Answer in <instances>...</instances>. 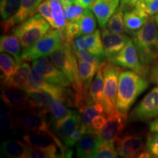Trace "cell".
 Returning a JSON list of instances; mask_svg holds the SVG:
<instances>
[{
	"instance_id": "6da1fadb",
	"label": "cell",
	"mask_w": 158,
	"mask_h": 158,
	"mask_svg": "<svg viewBox=\"0 0 158 158\" xmlns=\"http://www.w3.org/2000/svg\"><path fill=\"white\" fill-rule=\"evenodd\" d=\"M148 87L147 78L133 70H122L118 79L116 110L127 115L134 102Z\"/></svg>"
},
{
	"instance_id": "60d3db41",
	"label": "cell",
	"mask_w": 158,
	"mask_h": 158,
	"mask_svg": "<svg viewBox=\"0 0 158 158\" xmlns=\"http://www.w3.org/2000/svg\"><path fill=\"white\" fill-rule=\"evenodd\" d=\"M14 127L13 118L11 114L5 109H1V130L6 131L10 128Z\"/></svg>"
},
{
	"instance_id": "d6986e66",
	"label": "cell",
	"mask_w": 158,
	"mask_h": 158,
	"mask_svg": "<svg viewBox=\"0 0 158 158\" xmlns=\"http://www.w3.org/2000/svg\"><path fill=\"white\" fill-rule=\"evenodd\" d=\"M101 143L102 140L99 132H89L85 133L76 143L77 157L82 158L92 157Z\"/></svg>"
},
{
	"instance_id": "7dc6e473",
	"label": "cell",
	"mask_w": 158,
	"mask_h": 158,
	"mask_svg": "<svg viewBox=\"0 0 158 158\" xmlns=\"http://www.w3.org/2000/svg\"><path fill=\"white\" fill-rule=\"evenodd\" d=\"M137 157L139 158H149V157H152L151 153L148 151L147 149H143L137 155Z\"/></svg>"
},
{
	"instance_id": "30bf717a",
	"label": "cell",
	"mask_w": 158,
	"mask_h": 158,
	"mask_svg": "<svg viewBox=\"0 0 158 158\" xmlns=\"http://www.w3.org/2000/svg\"><path fill=\"white\" fill-rule=\"evenodd\" d=\"M106 116L107 121L99 134L102 142L114 143L126 127L127 115L120 113L116 109Z\"/></svg>"
},
{
	"instance_id": "7a4b0ae2",
	"label": "cell",
	"mask_w": 158,
	"mask_h": 158,
	"mask_svg": "<svg viewBox=\"0 0 158 158\" xmlns=\"http://www.w3.org/2000/svg\"><path fill=\"white\" fill-rule=\"evenodd\" d=\"M132 35L142 64L149 66L158 61V30L154 17L150 16L145 24Z\"/></svg>"
},
{
	"instance_id": "9c48e42d",
	"label": "cell",
	"mask_w": 158,
	"mask_h": 158,
	"mask_svg": "<svg viewBox=\"0 0 158 158\" xmlns=\"http://www.w3.org/2000/svg\"><path fill=\"white\" fill-rule=\"evenodd\" d=\"M158 116V86L153 88L130 114L131 122H147Z\"/></svg>"
},
{
	"instance_id": "83f0119b",
	"label": "cell",
	"mask_w": 158,
	"mask_h": 158,
	"mask_svg": "<svg viewBox=\"0 0 158 158\" xmlns=\"http://www.w3.org/2000/svg\"><path fill=\"white\" fill-rule=\"evenodd\" d=\"M96 17L90 8L85 10L84 14L78 21L79 25L78 37L93 33L97 30Z\"/></svg>"
},
{
	"instance_id": "8992f818",
	"label": "cell",
	"mask_w": 158,
	"mask_h": 158,
	"mask_svg": "<svg viewBox=\"0 0 158 158\" xmlns=\"http://www.w3.org/2000/svg\"><path fill=\"white\" fill-rule=\"evenodd\" d=\"M123 68L108 62L105 64L103 73L105 79L103 100L102 104L105 108V115L107 116L115 110L117 100L118 79Z\"/></svg>"
},
{
	"instance_id": "bcb514c9",
	"label": "cell",
	"mask_w": 158,
	"mask_h": 158,
	"mask_svg": "<svg viewBox=\"0 0 158 158\" xmlns=\"http://www.w3.org/2000/svg\"><path fill=\"white\" fill-rule=\"evenodd\" d=\"M150 132H158V116L154 120L153 122H151L149 126Z\"/></svg>"
},
{
	"instance_id": "9a60e30c",
	"label": "cell",
	"mask_w": 158,
	"mask_h": 158,
	"mask_svg": "<svg viewBox=\"0 0 158 158\" xmlns=\"http://www.w3.org/2000/svg\"><path fill=\"white\" fill-rule=\"evenodd\" d=\"M116 148L118 157L132 158L137 157L145 147L141 136L126 135L116 140Z\"/></svg>"
},
{
	"instance_id": "f35d334b",
	"label": "cell",
	"mask_w": 158,
	"mask_h": 158,
	"mask_svg": "<svg viewBox=\"0 0 158 158\" xmlns=\"http://www.w3.org/2000/svg\"><path fill=\"white\" fill-rule=\"evenodd\" d=\"M75 55H76L77 60L81 62L92 63L94 64L99 65L102 62L98 56H94L85 50H73Z\"/></svg>"
},
{
	"instance_id": "d590c367",
	"label": "cell",
	"mask_w": 158,
	"mask_h": 158,
	"mask_svg": "<svg viewBox=\"0 0 158 158\" xmlns=\"http://www.w3.org/2000/svg\"><path fill=\"white\" fill-rule=\"evenodd\" d=\"M87 126H86L81 122L80 125L78 126V128L75 130L73 133L71 134L66 140H64V144L66 147H68L69 148L74 147V146L78 143L79 140L81 138L82 136L84 135L85 133H87Z\"/></svg>"
},
{
	"instance_id": "c3c4849f",
	"label": "cell",
	"mask_w": 158,
	"mask_h": 158,
	"mask_svg": "<svg viewBox=\"0 0 158 158\" xmlns=\"http://www.w3.org/2000/svg\"><path fill=\"white\" fill-rule=\"evenodd\" d=\"M137 1V0H121V5L122 6L130 5V4H133L135 2Z\"/></svg>"
},
{
	"instance_id": "d6a6232c",
	"label": "cell",
	"mask_w": 158,
	"mask_h": 158,
	"mask_svg": "<svg viewBox=\"0 0 158 158\" xmlns=\"http://www.w3.org/2000/svg\"><path fill=\"white\" fill-rule=\"evenodd\" d=\"M93 158H114L118 157L114 143L102 142L92 155Z\"/></svg>"
},
{
	"instance_id": "b9f144b4",
	"label": "cell",
	"mask_w": 158,
	"mask_h": 158,
	"mask_svg": "<svg viewBox=\"0 0 158 158\" xmlns=\"http://www.w3.org/2000/svg\"><path fill=\"white\" fill-rule=\"evenodd\" d=\"M106 116L103 115H98L94 117L92 119V122H91L89 127L88 128L87 133L89 132H100L103 127L105 124L106 123Z\"/></svg>"
},
{
	"instance_id": "2e32d148",
	"label": "cell",
	"mask_w": 158,
	"mask_h": 158,
	"mask_svg": "<svg viewBox=\"0 0 158 158\" xmlns=\"http://www.w3.org/2000/svg\"><path fill=\"white\" fill-rule=\"evenodd\" d=\"M1 98L7 107L19 111L29 110V99L27 92L19 89L2 86Z\"/></svg>"
},
{
	"instance_id": "ab89813d",
	"label": "cell",
	"mask_w": 158,
	"mask_h": 158,
	"mask_svg": "<svg viewBox=\"0 0 158 158\" xmlns=\"http://www.w3.org/2000/svg\"><path fill=\"white\" fill-rule=\"evenodd\" d=\"M37 13L40 14L44 19L46 20L48 22L50 23L52 28L54 29V20H53L52 13H51V10L50 5H49L48 0H43L41 2L40 5H39L38 8H37Z\"/></svg>"
},
{
	"instance_id": "f546056e",
	"label": "cell",
	"mask_w": 158,
	"mask_h": 158,
	"mask_svg": "<svg viewBox=\"0 0 158 158\" xmlns=\"http://www.w3.org/2000/svg\"><path fill=\"white\" fill-rule=\"evenodd\" d=\"M80 113L81 114V122L89 128L95 116L105 113V108L101 102H93L86 106Z\"/></svg>"
},
{
	"instance_id": "8fae6325",
	"label": "cell",
	"mask_w": 158,
	"mask_h": 158,
	"mask_svg": "<svg viewBox=\"0 0 158 158\" xmlns=\"http://www.w3.org/2000/svg\"><path fill=\"white\" fill-rule=\"evenodd\" d=\"M43 0H21L19 10L14 15L1 22L2 32L4 34L12 31L16 26L22 23L37 13L39 5Z\"/></svg>"
},
{
	"instance_id": "44dd1931",
	"label": "cell",
	"mask_w": 158,
	"mask_h": 158,
	"mask_svg": "<svg viewBox=\"0 0 158 158\" xmlns=\"http://www.w3.org/2000/svg\"><path fill=\"white\" fill-rule=\"evenodd\" d=\"M29 99V110H37L45 114H48V108L51 100L55 96L51 92L43 89L27 91Z\"/></svg>"
},
{
	"instance_id": "74e56055",
	"label": "cell",
	"mask_w": 158,
	"mask_h": 158,
	"mask_svg": "<svg viewBox=\"0 0 158 158\" xmlns=\"http://www.w3.org/2000/svg\"><path fill=\"white\" fill-rule=\"evenodd\" d=\"M147 149L152 157L158 158V132H151L147 136Z\"/></svg>"
},
{
	"instance_id": "603a6c76",
	"label": "cell",
	"mask_w": 158,
	"mask_h": 158,
	"mask_svg": "<svg viewBox=\"0 0 158 158\" xmlns=\"http://www.w3.org/2000/svg\"><path fill=\"white\" fill-rule=\"evenodd\" d=\"M22 46L21 41L16 35H2L0 39V51L2 53H6L11 55L17 62L21 61L22 52Z\"/></svg>"
},
{
	"instance_id": "52a82bcc",
	"label": "cell",
	"mask_w": 158,
	"mask_h": 158,
	"mask_svg": "<svg viewBox=\"0 0 158 158\" xmlns=\"http://www.w3.org/2000/svg\"><path fill=\"white\" fill-rule=\"evenodd\" d=\"M108 62L123 68L130 69L145 78L149 76V66L144 65L141 62L137 50L131 39H130L124 48Z\"/></svg>"
},
{
	"instance_id": "836d02e7",
	"label": "cell",
	"mask_w": 158,
	"mask_h": 158,
	"mask_svg": "<svg viewBox=\"0 0 158 158\" xmlns=\"http://www.w3.org/2000/svg\"><path fill=\"white\" fill-rule=\"evenodd\" d=\"M63 7L64 10L65 17L68 21H78L86 10L84 7L76 2L70 5H64Z\"/></svg>"
},
{
	"instance_id": "7c38bea8",
	"label": "cell",
	"mask_w": 158,
	"mask_h": 158,
	"mask_svg": "<svg viewBox=\"0 0 158 158\" xmlns=\"http://www.w3.org/2000/svg\"><path fill=\"white\" fill-rule=\"evenodd\" d=\"M72 48L73 50L87 51L90 54L98 56L102 62L106 58L100 29H97L91 34L77 37L72 43Z\"/></svg>"
},
{
	"instance_id": "d4e9b609",
	"label": "cell",
	"mask_w": 158,
	"mask_h": 158,
	"mask_svg": "<svg viewBox=\"0 0 158 158\" xmlns=\"http://www.w3.org/2000/svg\"><path fill=\"white\" fill-rule=\"evenodd\" d=\"M106 61H102L99 65L94 78L90 85L89 93L94 102H102L103 100V92L105 79L103 69Z\"/></svg>"
},
{
	"instance_id": "484cf974",
	"label": "cell",
	"mask_w": 158,
	"mask_h": 158,
	"mask_svg": "<svg viewBox=\"0 0 158 158\" xmlns=\"http://www.w3.org/2000/svg\"><path fill=\"white\" fill-rule=\"evenodd\" d=\"M79 78L83 87L86 92H89L90 85L92 84L94 75L97 73L99 65L92 63L78 61Z\"/></svg>"
},
{
	"instance_id": "7bdbcfd3",
	"label": "cell",
	"mask_w": 158,
	"mask_h": 158,
	"mask_svg": "<svg viewBox=\"0 0 158 158\" xmlns=\"http://www.w3.org/2000/svg\"><path fill=\"white\" fill-rule=\"evenodd\" d=\"M149 16H153L158 13V0H147L144 2Z\"/></svg>"
},
{
	"instance_id": "f6af8a7d",
	"label": "cell",
	"mask_w": 158,
	"mask_h": 158,
	"mask_svg": "<svg viewBox=\"0 0 158 158\" xmlns=\"http://www.w3.org/2000/svg\"><path fill=\"white\" fill-rule=\"evenodd\" d=\"M94 1L95 0H75V2L81 5L85 9H88L92 7V5L94 2Z\"/></svg>"
},
{
	"instance_id": "681fc988",
	"label": "cell",
	"mask_w": 158,
	"mask_h": 158,
	"mask_svg": "<svg viewBox=\"0 0 158 158\" xmlns=\"http://www.w3.org/2000/svg\"><path fill=\"white\" fill-rule=\"evenodd\" d=\"M62 2V5H70V4H73L75 2V0H60Z\"/></svg>"
},
{
	"instance_id": "4dcf8cb0",
	"label": "cell",
	"mask_w": 158,
	"mask_h": 158,
	"mask_svg": "<svg viewBox=\"0 0 158 158\" xmlns=\"http://www.w3.org/2000/svg\"><path fill=\"white\" fill-rule=\"evenodd\" d=\"M124 10L121 7H118L114 15L108 20L106 28L116 34H124L127 31L124 21Z\"/></svg>"
},
{
	"instance_id": "f1b7e54d",
	"label": "cell",
	"mask_w": 158,
	"mask_h": 158,
	"mask_svg": "<svg viewBox=\"0 0 158 158\" xmlns=\"http://www.w3.org/2000/svg\"><path fill=\"white\" fill-rule=\"evenodd\" d=\"M54 23V29L63 30L67 24L64 10L60 0H48Z\"/></svg>"
},
{
	"instance_id": "277c9868",
	"label": "cell",
	"mask_w": 158,
	"mask_h": 158,
	"mask_svg": "<svg viewBox=\"0 0 158 158\" xmlns=\"http://www.w3.org/2000/svg\"><path fill=\"white\" fill-rule=\"evenodd\" d=\"M51 26L40 14H35L12 30L21 41L23 51L35 44L51 29Z\"/></svg>"
},
{
	"instance_id": "5bb4252c",
	"label": "cell",
	"mask_w": 158,
	"mask_h": 158,
	"mask_svg": "<svg viewBox=\"0 0 158 158\" xmlns=\"http://www.w3.org/2000/svg\"><path fill=\"white\" fill-rule=\"evenodd\" d=\"M33 62L39 65L42 71L43 78L46 81L62 87H68L72 85L68 77L57 68L47 56L37 59Z\"/></svg>"
},
{
	"instance_id": "ba28073f",
	"label": "cell",
	"mask_w": 158,
	"mask_h": 158,
	"mask_svg": "<svg viewBox=\"0 0 158 158\" xmlns=\"http://www.w3.org/2000/svg\"><path fill=\"white\" fill-rule=\"evenodd\" d=\"M44 113L37 110H28L23 112L13 120L14 127H18L27 133L31 132H45L51 133L48 122Z\"/></svg>"
},
{
	"instance_id": "ac0fdd59",
	"label": "cell",
	"mask_w": 158,
	"mask_h": 158,
	"mask_svg": "<svg viewBox=\"0 0 158 158\" xmlns=\"http://www.w3.org/2000/svg\"><path fill=\"white\" fill-rule=\"evenodd\" d=\"M81 123V114L79 110H74L68 117L53 124L55 134L62 140H66Z\"/></svg>"
},
{
	"instance_id": "4316f807",
	"label": "cell",
	"mask_w": 158,
	"mask_h": 158,
	"mask_svg": "<svg viewBox=\"0 0 158 158\" xmlns=\"http://www.w3.org/2000/svg\"><path fill=\"white\" fill-rule=\"evenodd\" d=\"M19 62L14 57L6 53H1L0 55V70H1L2 83H5L11 78L17 70Z\"/></svg>"
},
{
	"instance_id": "7402d4cb",
	"label": "cell",
	"mask_w": 158,
	"mask_h": 158,
	"mask_svg": "<svg viewBox=\"0 0 158 158\" xmlns=\"http://www.w3.org/2000/svg\"><path fill=\"white\" fill-rule=\"evenodd\" d=\"M29 146L17 140L10 139L4 141L1 146L2 157L27 158Z\"/></svg>"
},
{
	"instance_id": "816d5d0a",
	"label": "cell",
	"mask_w": 158,
	"mask_h": 158,
	"mask_svg": "<svg viewBox=\"0 0 158 158\" xmlns=\"http://www.w3.org/2000/svg\"><path fill=\"white\" fill-rule=\"evenodd\" d=\"M141 1H143V2H146V1H147V0H141Z\"/></svg>"
},
{
	"instance_id": "f907efd6",
	"label": "cell",
	"mask_w": 158,
	"mask_h": 158,
	"mask_svg": "<svg viewBox=\"0 0 158 158\" xmlns=\"http://www.w3.org/2000/svg\"><path fill=\"white\" fill-rule=\"evenodd\" d=\"M154 19H155V23L156 24H157V27H158V13L156 14V15L155 17H154Z\"/></svg>"
},
{
	"instance_id": "e575fe53",
	"label": "cell",
	"mask_w": 158,
	"mask_h": 158,
	"mask_svg": "<svg viewBox=\"0 0 158 158\" xmlns=\"http://www.w3.org/2000/svg\"><path fill=\"white\" fill-rule=\"evenodd\" d=\"M62 157L60 153L40 148L29 147L27 158H55Z\"/></svg>"
},
{
	"instance_id": "5b68a950",
	"label": "cell",
	"mask_w": 158,
	"mask_h": 158,
	"mask_svg": "<svg viewBox=\"0 0 158 158\" xmlns=\"http://www.w3.org/2000/svg\"><path fill=\"white\" fill-rule=\"evenodd\" d=\"M64 41H66L65 37L62 30L51 29L35 44L22 51L21 60L33 62L37 59L49 56Z\"/></svg>"
},
{
	"instance_id": "ee69618b",
	"label": "cell",
	"mask_w": 158,
	"mask_h": 158,
	"mask_svg": "<svg viewBox=\"0 0 158 158\" xmlns=\"http://www.w3.org/2000/svg\"><path fill=\"white\" fill-rule=\"evenodd\" d=\"M149 79L152 84L158 86V61L154 63L150 70Z\"/></svg>"
},
{
	"instance_id": "ffe728a7",
	"label": "cell",
	"mask_w": 158,
	"mask_h": 158,
	"mask_svg": "<svg viewBox=\"0 0 158 158\" xmlns=\"http://www.w3.org/2000/svg\"><path fill=\"white\" fill-rule=\"evenodd\" d=\"M30 65L27 61H19L18 68L15 73L7 81L2 83V86L9 88L19 89L26 90L28 84L29 76L30 73Z\"/></svg>"
},
{
	"instance_id": "cb8c5ba5",
	"label": "cell",
	"mask_w": 158,
	"mask_h": 158,
	"mask_svg": "<svg viewBox=\"0 0 158 158\" xmlns=\"http://www.w3.org/2000/svg\"><path fill=\"white\" fill-rule=\"evenodd\" d=\"M73 111V110L70 109L66 102L59 97H55L51 100L48 108V113L50 114L51 122L53 124L68 117Z\"/></svg>"
},
{
	"instance_id": "e0dca14e",
	"label": "cell",
	"mask_w": 158,
	"mask_h": 158,
	"mask_svg": "<svg viewBox=\"0 0 158 158\" xmlns=\"http://www.w3.org/2000/svg\"><path fill=\"white\" fill-rule=\"evenodd\" d=\"M120 0H95L90 7L95 15L100 28L106 27L108 20L114 15L119 5Z\"/></svg>"
},
{
	"instance_id": "1f68e13d",
	"label": "cell",
	"mask_w": 158,
	"mask_h": 158,
	"mask_svg": "<svg viewBox=\"0 0 158 158\" xmlns=\"http://www.w3.org/2000/svg\"><path fill=\"white\" fill-rule=\"evenodd\" d=\"M21 0H1L0 15L2 20H7L14 15L19 10Z\"/></svg>"
},
{
	"instance_id": "8d00e7d4",
	"label": "cell",
	"mask_w": 158,
	"mask_h": 158,
	"mask_svg": "<svg viewBox=\"0 0 158 158\" xmlns=\"http://www.w3.org/2000/svg\"><path fill=\"white\" fill-rule=\"evenodd\" d=\"M62 31L64 32L66 42L72 45L74 39L78 36L79 25L78 21H68Z\"/></svg>"
},
{
	"instance_id": "4fadbf2b",
	"label": "cell",
	"mask_w": 158,
	"mask_h": 158,
	"mask_svg": "<svg viewBox=\"0 0 158 158\" xmlns=\"http://www.w3.org/2000/svg\"><path fill=\"white\" fill-rule=\"evenodd\" d=\"M101 29V38L105 54L107 60L110 61L124 48L130 37L124 34L112 32L106 27Z\"/></svg>"
},
{
	"instance_id": "3957f363",
	"label": "cell",
	"mask_w": 158,
	"mask_h": 158,
	"mask_svg": "<svg viewBox=\"0 0 158 158\" xmlns=\"http://www.w3.org/2000/svg\"><path fill=\"white\" fill-rule=\"evenodd\" d=\"M51 62L68 77L72 84V88L79 95H88L83 87L79 78L78 60L75 55L72 45L66 41L49 55Z\"/></svg>"
}]
</instances>
